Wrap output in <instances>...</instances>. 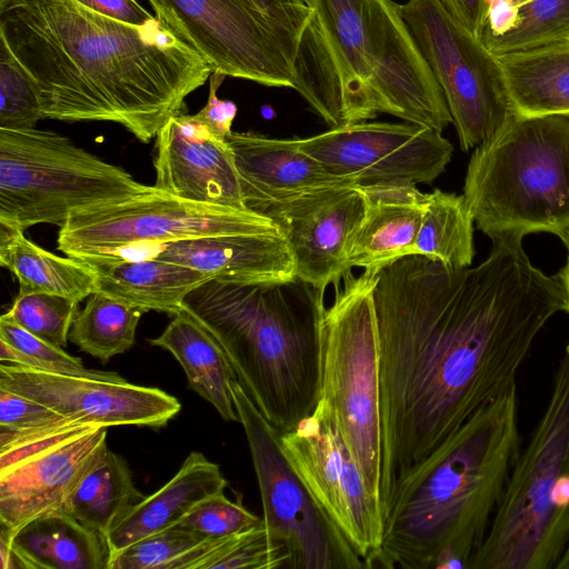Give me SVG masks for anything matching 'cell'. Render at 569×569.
<instances>
[{
	"instance_id": "6da1fadb",
	"label": "cell",
	"mask_w": 569,
	"mask_h": 569,
	"mask_svg": "<svg viewBox=\"0 0 569 569\" xmlns=\"http://www.w3.org/2000/svg\"><path fill=\"white\" fill-rule=\"evenodd\" d=\"M373 299L383 519L409 475L516 385L538 333L567 302L560 274L536 268L518 236L492 239L473 268L403 257L377 273Z\"/></svg>"
},
{
	"instance_id": "7a4b0ae2",
	"label": "cell",
	"mask_w": 569,
	"mask_h": 569,
	"mask_svg": "<svg viewBox=\"0 0 569 569\" xmlns=\"http://www.w3.org/2000/svg\"><path fill=\"white\" fill-rule=\"evenodd\" d=\"M0 39L33 79L43 119L113 122L143 143L212 73L157 17L129 24L77 0H0Z\"/></svg>"
},
{
	"instance_id": "3957f363",
	"label": "cell",
	"mask_w": 569,
	"mask_h": 569,
	"mask_svg": "<svg viewBox=\"0 0 569 569\" xmlns=\"http://www.w3.org/2000/svg\"><path fill=\"white\" fill-rule=\"evenodd\" d=\"M520 451L515 385L476 411L401 483L382 520L372 568L468 569Z\"/></svg>"
},
{
	"instance_id": "277c9868",
	"label": "cell",
	"mask_w": 569,
	"mask_h": 569,
	"mask_svg": "<svg viewBox=\"0 0 569 569\" xmlns=\"http://www.w3.org/2000/svg\"><path fill=\"white\" fill-rule=\"evenodd\" d=\"M297 90L330 128L387 113L442 132V90L392 0H306Z\"/></svg>"
},
{
	"instance_id": "5b68a950",
	"label": "cell",
	"mask_w": 569,
	"mask_h": 569,
	"mask_svg": "<svg viewBox=\"0 0 569 569\" xmlns=\"http://www.w3.org/2000/svg\"><path fill=\"white\" fill-rule=\"evenodd\" d=\"M325 291L298 277L271 282L212 278L182 302L218 340L238 381L281 433L311 415L321 399Z\"/></svg>"
},
{
	"instance_id": "8992f818",
	"label": "cell",
	"mask_w": 569,
	"mask_h": 569,
	"mask_svg": "<svg viewBox=\"0 0 569 569\" xmlns=\"http://www.w3.org/2000/svg\"><path fill=\"white\" fill-rule=\"evenodd\" d=\"M463 197L491 240L569 231V114H515L473 151Z\"/></svg>"
},
{
	"instance_id": "52a82bcc",
	"label": "cell",
	"mask_w": 569,
	"mask_h": 569,
	"mask_svg": "<svg viewBox=\"0 0 569 569\" xmlns=\"http://www.w3.org/2000/svg\"><path fill=\"white\" fill-rule=\"evenodd\" d=\"M569 545V343L468 569H556Z\"/></svg>"
},
{
	"instance_id": "ba28073f",
	"label": "cell",
	"mask_w": 569,
	"mask_h": 569,
	"mask_svg": "<svg viewBox=\"0 0 569 569\" xmlns=\"http://www.w3.org/2000/svg\"><path fill=\"white\" fill-rule=\"evenodd\" d=\"M152 188L57 132L0 129V224L60 228L77 211Z\"/></svg>"
},
{
	"instance_id": "9c48e42d",
	"label": "cell",
	"mask_w": 569,
	"mask_h": 569,
	"mask_svg": "<svg viewBox=\"0 0 569 569\" xmlns=\"http://www.w3.org/2000/svg\"><path fill=\"white\" fill-rule=\"evenodd\" d=\"M377 274L351 270L337 286L320 327L321 398L379 506V336L373 299ZM380 509V508H379Z\"/></svg>"
},
{
	"instance_id": "30bf717a",
	"label": "cell",
	"mask_w": 569,
	"mask_h": 569,
	"mask_svg": "<svg viewBox=\"0 0 569 569\" xmlns=\"http://www.w3.org/2000/svg\"><path fill=\"white\" fill-rule=\"evenodd\" d=\"M268 232L280 230L254 211L188 200L153 186L143 194L72 213L59 228L57 249L92 264L147 244Z\"/></svg>"
},
{
	"instance_id": "8fae6325",
	"label": "cell",
	"mask_w": 569,
	"mask_h": 569,
	"mask_svg": "<svg viewBox=\"0 0 569 569\" xmlns=\"http://www.w3.org/2000/svg\"><path fill=\"white\" fill-rule=\"evenodd\" d=\"M231 393L257 476L262 520L271 538L284 546L286 567L366 568L290 465L282 448V433L264 418L238 379L231 383Z\"/></svg>"
},
{
	"instance_id": "7c38bea8",
	"label": "cell",
	"mask_w": 569,
	"mask_h": 569,
	"mask_svg": "<svg viewBox=\"0 0 569 569\" xmlns=\"http://www.w3.org/2000/svg\"><path fill=\"white\" fill-rule=\"evenodd\" d=\"M401 12L442 90L461 149L489 140L516 114L498 57L441 0H408Z\"/></svg>"
},
{
	"instance_id": "4fadbf2b",
	"label": "cell",
	"mask_w": 569,
	"mask_h": 569,
	"mask_svg": "<svg viewBox=\"0 0 569 569\" xmlns=\"http://www.w3.org/2000/svg\"><path fill=\"white\" fill-rule=\"evenodd\" d=\"M154 16L219 72L293 88L300 33L248 0H148Z\"/></svg>"
},
{
	"instance_id": "5bb4252c",
	"label": "cell",
	"mask_w": 569,
	"mask_h": 569,
	"mask_svg": "<svg viewBox=\"0 0 569 569\" xmlns=\"http://www.w3.org/2000/svg\"><path fill=\"white\" fill-rule=\"evenodd\" d=\"M283 451L307 489L340 529L366 568H372L382 539V519L359 466L321 398L296 428L281 435Z\"/></svg>"
},
{
	"instance_id": "9a60e30c",
	"label": "cell",
	"mask_w": 569,
	"mask_h": 569,
	"mask_svg": "<svg viewBox=\"0 0 569 569\" xmlns=\"http://www.w3.org/2000/svg\"><path fill=\"white\" fill-rule=\"evenodd\" d=\"M297 142L326 170L356 187L431 183L453 152L442 132L410 122H352Z\"/></svg>"
},
{
	"instance_id": "2e32d148",
	"label": "cell",
	"mask_w": 569,
	"mask_h": 569,
	"mask_svg": "<svg viewBox=\"0 0 569 569\" xmlns=\"http://www.w3.org/2000/svg\"><path fill=\"white\" fill-rule=\"evenodd\" d=\"M0 389L40 402L66 418L107 428L163 427L181 409L177 398L158 388L3 362Z\"/></svg>"
},
{
	"instance_id": "e0dca14e",
	"label": "cell",
	"mask_w": 569,
	"mask_h": 569,
	"mask_svg": "<svg viewBox=\"0 0 569 569\" xmlns=\"http://www.w3.org/2000/svg\"><path fill=\"white\" fill-rule=\"evenodd\" d=\"M279 228L296 277L326 289L349 270L348 249L363 216L358 187L340 183L271 203L259 211Z\"/></svg>"
},
{
	"instance_id": "ac0fdd59",
	"label": "cell",
	"mask_w": 569,
	"mask_h": 569,
	"mask_svg": "<svg viewBox=\"0 0 569 569\" xmlns=\"http://www.w3.org/2000/svg\"><path fill=\"white\" fill-rule=\"evenodd\" d=\"M154 187L192 201L249 210L226 138L194 114L172 117L156 137Z\"/></svg>"
},
{
	"instance_id": "d6986e66",
	"label": "cell",
	"mask_w": 569,
	"mask_h": 569,
	"mask_svg": "<svg viewBox=\"0 0 569 569\" xmlns=\"http://www.w3.org/2000/svg\"><path fill=\"white\" fill-rule=\"evenodd\" d=\"M107 427L57 441L0 469V522L9 532L63 505L107 446Z\"/></svg>"
},
{
	"instance_id": "ffe728a7",
	"label": "cell",
	"mask_w": 569,
	"mask_h": 569,
	"mask_svg": "<svg viewBox=\"0 0 569 569\" xmlns=\"http://www.w3.org/2000/svg\"><path fill=\"white\" fill-rule=\"evenodd\" d=\"M160 259L212 278L238 282L286 281L295 262L281 232L238 233L186 239L137 248L132 259Z\"/></svg>"
},
{
	"instance_id": "44dd1931",
	"label": "cell",
	"mask_w": 569,
	"mask_h": 569,
	"mask_svg": "<svg viewBox=\"0 0 569 569\" xmlns=\"http://www.w3.org/2000/svg\"><path fill=\"white\" fill-rule=\"evenodd\" d=\"M226 141L233 156L244 204L257 213L274 202L325 187L350 183L303 152L297 139L231 131Z\"/></svg>"
},
{
	"instance_id": "7402d4cb",
	"label": "cell",
	"mask_w": 569,
	"mask_h": 569,
	"mask_svg": "<svg viewBox=\"0 0 569 569\" xmlns=\"http://www.w3.org/2000/svg\"><path fill=\"white\" fill-rule=\"evenodd\" d=\"M358 188L363 198V216L349 244V268L377 274L395 261L417 254L427 193L415 184Z\"/></svg>"
},
{
	"instance_id": "603a6c76",
	"label": "cell",
	"mask_w": 569,
	"mask_h": 569,
	"mask_svg": "<svg viewBox=\"0 0 569 569\" xmlns=\"http://www.w3.org/2000/svg\"><path fill=\"white\" fill-rule=\"evenodd\" d=\"M220 467L192 451L178 472L158 491L129 509L106 535L110 557L150 535L181 521L202 500L224 492Z\"/></svg>"
},
{
	"instance_id": "cb8c5ba5",
	"label": "cell",
	"mask_w": 569,
	"mask_h": 569,
	"mask_svg": "<svg viewBox=\"0 0 569 569\" xmlns=\"http://www.w3.org/2000/svg\"><path fill=\"white\" fill-rule=\"evenodd\" d=\"M88 266L96 273L98 292L143 312L172 316L181 310L190 291L212 279L188 266L153 258L111 259Z\"/></svg>"
},
{
	"instance_id": "d4e9b609",
	"label": "cell",
	"mask_w": 569,
	"mask_h": 569,
	"mask_svg": "<svg viewBox=\"0 0 569 569\" xmlns=\"http://www.w3.org/2000/svg\"><path fill=\"white\" fill-rule=\"evenodd\" d=\"M9 533L20 568L109 569L106 538L63 509L36 517Z\"/></svg>"
},
{
	"instance_id": "484cf974",
	"label": "cell",
	"mask_w": 569,
	"mask_h": 569,
	"mask_svg": "<svg viewBox=\"0 0 569 569\" xmlns=\"http://www.w3.org/2000/svg\"><path fill=\"white\" fill-rule=\"evenodd\" d=\"M181 365L188 387L207 400L226 421H238L231 383L237 375L218 340L186 309L176 313L163 332L150 339Z\"/></svg>"
},
{
	"instance_id": "4316f807",
	"label": "cell",
	"mask_w": 569,
	"mask_h": 569,
	"mask_svg": "<svg viewBox=\"0 0 569 569\" xmlns=\"http://www.w3.org/2000/svg\"><path fill=\"white\" fill-rule=\"evenodd\" d=\"M516 114H569V41L498 57Z\"/></svg>"
},
{
	"instance_id": "83f0119b",
	"label": "cell",
	"mask_w": 569,
	"mask_h": 569,
	"mask_svg": "<svg viewBox=\"0 0 569 569\" xmlns=\"http://www.w3.org/2000/svg\"><path fill=\"white\" fill-rule=\"evenodd\" d=\"M24 231L0 224V264L18 280V295L47 292L81 301L97 292L93 269L33 243Z\"/></svg>"
},
{
	"instance_id": "f1b7e54d",
	"label": "cell",
	"mask_w": 569,
	"mask_h": 569,
	"mask_svg": "<svg viewBox=\"0 0 569 569\" xmlns=\"http://www.w3.org/2000/svg\"><path fill=\"white\" fill-rule=\"evenodd\" d=\"M143 496L127 461L107 448L67 498L63 510L103 537Z\"/></svg>"
},
{
	"instance_id": "f546056e",
	"label": "cell",
	"mask_w": 569,
	"mask_h": 569,
	"mask_svg": "<svg viewBox=\"0 0 569 569\" xmlns=\"http://www.w3.org/2000/svg\"><path fill=\"white\" fill-rule=\"evenodd\" d=\"M480 39L496 57L569 41V0L492 6Z\"/></svg>"
},
{
	"instance_id": "4dcf8cb0",
	"label": "cell",
	"mask_w": 569,
	"mask_h": 569,
	"mask_svg": "<svg viewBox=\"0 0 569 569\" xmlns=\"http://www.w3.org/2000/svg\"><path fill=\"white\" fill-rule=\"evenodd\" d=\"M473 223L463 194L440 189L427 193L416 240L417 254L449 268H468L475 257Z\"/></svg>"
},
{
	"instance_id": "1f68e13d",
	"label": "cell",
	"mask_w": 569,
	"mask_h": 569,
	"mask_svg": "<svg viewBox=\"0 0 569 569\" xmlns=\"http://www.w3.org/2000/svg\"><path fill=\"white\" fill-rule=\"evenodd\" d=\"M142 313L138 308L97 291L77 312L69 339L81 351L106 363L134 345Z\"/></svg>"
},
{
	"instance_id": "d6a6232c",
	"label": "cell",
	"mask_w": 569,
	"mask_h": 569,
	"mask_svg": "<svg viewBox=\"0 0 569 569\" xmlns=\"http://www.w3.org/2000/svg\"><path fill=\"white\" fill-rule=\"evenodd\" d=\"M0 359L13 365L109 381L126 380L117 372L87 369L80 358L52 346L8 318H0Z\"/></svg>"
},
{
	"instance_id": "836d02e7",
	"label": "cell",
	"mask_w": 569,
	"mask_h": 569,
	"mask_svg": "<svg viewBox=\"0 0 569 569\" xmlns=\"http://www.w3.org/2000/svg\"><path fill=\"white\" fill-rule=\"evenodd\" d=\"M78 303L72 298L54 293L17 295L4 315L38 338L63 348L78 312Z\"/></svg>"
},
{
	"instance_id": "e575fe53",
	"label": "cell",
	"mask_w": 569,
	"mask_h": 569,
	"mask_svg": "<svg viewBox=\"0 0 569 569\" xmlns=\"http://www.w3.org/2000/svg\"><path fill=\"white\" fill-rule=\"evenodd\" d=\"M41 119L33 79L0 39V129H33Z\"/></svg>"
},
{
	"instance_id": "d590c367",
	"label": "cell",
	"mask_w": 569,
	"mask_h": 569,
	"mask_svg": "<svg viewBox=\"0 0 569 569\" xmlns=\"http://www.w3.org/2000/svg\"><path fill=\"white\" fill-rule=\"evenodd\" d=\"M203 539L177 523L112 555L109 569H170L176 559Z\"/></svg>"
},
{
	"instance_id": "8d00e7d4",
	"label": "cell",
	"mask_w": 569,
	"mask_h": 569,
	"mask_svg": "<svg viewBox=\"0 0 569 569\" xmlns=\"http://www.w3.org/2000/svg\"><path fill=\"white\" fill-rule=\"evenodd\" d=\"M178 523L206 538H220L257 527L262 523V518L220 492L199 502Z\"/></svg>"
},
{
	"instance_id": "74e56055",
	"label": "cell",
	"mask_w": 569,
	"mask_h": 569,
	"mask_svg": "<svg viewBox=\"0 0 569 569\" xmlns=\"http://www.w3.org/2000/svg\"><path fill=\"white\" fill-rule=\"evenodd\" d=\"M71 420L47 406L0 389V431L23 432ZM74 420V419H73Z\"/></svg>"
},
{
	"instance_id": "f35d334b",
	"label": "cell",
	"mask_w": 569,
	"mask_h": 569,
	"mask_svg": "<svg viewBox=\"0 0 569 569\" xmlns=\"http://www.w3.org/2000/svg\"><path fill=\"white\" fill-rule=\"evenodd\" d=\"M224 78L226 76L222 73H211L208 101L194 114L198 120L221 138H226L232 131L231 126L237 114V106L232 101L221 100L217 97V90Z\"/></svg>"
},
{
	"instance_id": "ab89813d",
	"label": "cell",
	"mask_w": 569,
	"mask_h": 569,
	"mask_svg": "<svg viewBox=\"0 0 569 569\" xmlns=\"http://www.w3.org/2000/svg\"><path fill=\"white\" fill-rule=\"evenodd\" d=\"M260 11L283 24L284 27L302 33L311 14L306 0H248Z\"/></svg>"
},
{
	"instance_id": "60d3db41",
	"label": "cell",
	"mask_w": 569,
	"mask_h": 569,
	"mask_svg": "<svg viewBox=\"0 0 569 569\" xmlns=\"http://www.w3.org/2000/svg\"><path fill=\"white\" fill-rule=\"evenodd\" d=\"M77 1L98 13L129 24L143 26L156 18V16H152L141 4H139L137 0Z\"/></svg>"
},
{
	"instance_id": "b9f144b4",
	"label": "cell",
	"mask_w": 569,
	"mask_h": 569,
	"mask_svg": "<svg viewBox=\"0 0 569 569\" xmlns=\"http://www.w3.org/2000/svg\"><path fill=\"white\" fill-rule=\"evenodd\" d=\"M449 13L480 38L487 22L489 0H441Z\"/></svg>"
},
{
	"instance_id": "7bdbcfd3",
	"label": "cell",
	"mask_w": 569,
	"mask_h": 569,
	"mask_svg": "<svg viewBox=\"0 0 569 569\" xmlns=\"http://www.w3.org/2000/svg\"><path fill=\"white\" fill-rule=\"evenodd\" d=\"M0 560L1 569L20 568L11 547V536L3 528L0 536Z\"/></svg>"
},
{
	"instance_id": "ee69618b",
	"label": "cell",
	"mask_w": 569,
	"mask_h": 569,
	"mask_svg": "<svg viewBox=\"0 0 569 569\" xmlns=\"http://www.w3.org/2000/svg\"><path fill=\"white\" fill-rule=\"evenodd\" d=\"M561 240L567 249V261L559 274L566 292V311L569 312V231L561 238Z\"/></svg>"
},
{
	"instance_id": "f6af8a7d",
	"label": "cell",
	"mask_w": 569,
	"mask_h": 569,
	"mask_svg": "<svg viewBox=\"0 0 569 569\" xmlns=\"http://www.w3.org/2000/svg\"><path fill=\"white\" fill-rule=\"evenodd\" d=\"M556 569H569V545L561 557L559 563L557 565Z\"/></svg>"
}]
</instances>
